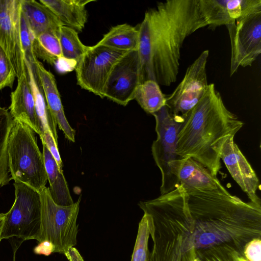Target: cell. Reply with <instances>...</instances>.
<instances>
[{
    "mask_svg": "<svg viewBox=\"0 0 261 261\" xmlns=\"http://www.w3.org/2000/svg\"><path fill=\"white\" fill-rule=\"evenodd\" d=\"M20 3L21 12L34 37L45 32H51L58 35L62 25L46 6L34 0H20Z\"/></svg>",
    "mask_w": 261,
    "mask_h": 261,
    "instance_id": "19",
    "label": "cell"
},
{
    "mask_svg": "<svg viewBox=\"0 0 261 261\" xmlns=\"http://www.w3.org/2000/svg\"><path fill=\"white\" fill-rule=\"evenodd\" d=\"M231 43L230 75L251 66L261 53V11L226 25Z\"/></svg>",
    "mask_w": 261,
    "mask_h": 261,
    "instance_id": "10",
    "label": "cell"
},
{
    "mask_svg": "<svg viewBox=\"0 0 261 261\" xmlns=\"http://www.w3.org/2000/svg\"><path fill=\"white\" fill-rule=\"evenodd\" d=\"M148 217L155 261H194V225L188 194L180 185L154 199L140 201Z\"/></svg>",
    "mask_w": 261,
    "mask_h": 261,
    "instance_id": "4",
    "label": "cell"
},
{
    "mask_svg": "<svg viewBox=\"0 0 261 261\" xmlns=\"http://www.w3.org/2000/svg\"><path fill=\"white\" fill-rule=\"evenodd\" d=\"M226 8L233 21L261 11V0H227Z\"/></svg>",
    "mask_w": 261,
    "mask_h": 261,
    "instance_id": "30",
    "label": "cell"
},
{
    "mask_svg": "<svg viewBox=\"0 0 261 261\" xmlns=\"http://www.w3.org/2000/svg\"><path fill=\"white\" fill-rule=\"evenodd\" d=\"M58 18L62 25L78 33L82 32L88 20L86 6L95 0H40Z\"/></svg>",
    "mask_w": 261,
    "mask_h": 261,
    "instance_id": "18",
    "label": "cell"
},
{
    "mask_svg": "<svg viewBox=\"0 0 261 261\" xmlns=\"http://www.w3.org/2000/svg\"><path fill=\"white\" fill-rule=\"evenodd\" d=\"M33 251L36 254L48 256L53 253H55V246L48 241H43L39 242V244L34 247Z\"/></svg>",
    "mask_w": 261,
    "mask_h": 261,
    "instance_id": "35",
    "label": "cell"
},
{
    "mask_svg": "<svg viewBox=\"0 0 261 261\" xmlns=\"http://www.w3.org/2000/svg\"><path fill=\"white\" fill-rule=\"evenodd\" d=\"M226 3L227 0H199L200 9L209 28L226 26L235 21L228 15Z\"/></svg>",
    "mask_w": 261,
    "mask_h": 261,
    "instance_id": "27",
    "label": "cell"
},
{
    "mask_svg": "<svg viewBox=\"0 0 261 261\" xmlns=\"http://www.w3.org/2000/svg\"><path fill=\"white\" fill-rule=\"evenodd\" d=\"M35 68L47 106L57 125L62 130L66 138L74 142L75 131L66 118L54 75L38 61Z\"/></svg>",
    "mask_w": 261,
    "mask_h": 261,
    "instance_id": "17",
    "label": "cell"
},
{
    "mask_svg": "<svg viewBox=\"0 0 261 261\" xmlns=\"http://www.w3.org/2000/svg\"><path fill=\"white\" fill-rule=\"evenodd\" d=\"M78 34L75 30L62 25L58 35L63 59L74 61L75 63L89 46L81 42Z\"/></svg>",
    "mask_w": 261,
    "mask_h": 261,
    "instance_id": "26",
    "label": "cell"
},
{
    "mask_svg": "<svg viewBox=\"0 0 261 261\" xmlns=\"http://www.w3.org/2000/svg\"><path fill=\"white\" fill-rule=\"evenodd\" d=\"M8 164L12 179L39 192L48 181L43 153L35 132L24 122L14 119L8 143Z\"/></svg>",
    "mask_w": 261,
    "mask_h": 261,
    "instance_id": "5",
    "label": "cell"
},
{
    "mask_svg": "<svg viewBox=\"0 0 261 261\" xmlns=\"http://www.w3.org/2000/svg\"><path fill=\"white\" fill-rule=\"evenodd\" d=\"M209 51H203L188 67L185 76L170 95H166V106L174 116L183 117L200 100L206 92V66Z\"/></svg>",
    "mask_w": 261,
    "mask_h": 261,
    "instance_id": "11",
    "label": "cell"
},
{
    "mask_svg": "<svg viewBox=\"0 0 261 261\" xmlns=\"http://www.w3.org/2000/svg\"><path fill=\"white\" fill-rule=\"evenodd\" d=\"M147 261H155V258L152 251L151 252L149 251L148 259Z\"/></svg>",
    "mask_w": 261,
    "mask_h": 261,
    "instance_id": "38",
    "label": "cell"
},
{
    "mask_svg": "<svg viewBox=\"0 0 261 261\" xmlns=\"http://www.w3.org/2000/svg\"><path fill=\"white\" fill-rule=\"evenodd\" d=\"M134 99L144 111L151 114L166 106L165 95L159 85L151 80L144 81L138 86Z\"/></svg>",
    "mask_w": 261,
    "mask_h": 261,
    "instance_id": "23",
    "label": "cell"
},
{
    "mask_svg": "<svg viewBox=\"0 0 261 261\" xmlns=\"http://www.w3.org/2000/svg\"><path fill=\"white\" fill-rule=\"evenodd\" d=\"M5 216V214L0 213V235H1V232L2 229L3 227V225Z\"/></svg>",
    "mask_w": 261,
    "mask_h": 261,
    "instance_id": "37",
    "label": "cell"
},
{
    "mask_svg": "<svg viewBox=\"0 0 261 261\" xmlns=\"http://www.w3.org/2000/svg\"><path fill=\"white\" fill-rule=\"evenodd\" d=\"M155 120L156 139L151 146L153 159L161 173V195L178 185L177 172L180 158L177 153V134L182 122L165 106L152 114Z\"/></svg>",
    "mask_w": 261,
    "mask_h": 261,
    "instance_id": "7",
    "label": "cell"
},
{
    "mask_svg": "<svg viewBox=\"0 0 261 261\" xmlns=\"http://www.w3.org/2000/svg\"><path fill=\"white\" fill-rule=\"evenodd\" d=\"M20 33L22 49L25 61L31 65L33 70H35V66L38 60L35 57L33 50V42L34 36L21 10L20 19Z\"/></svg>",
    "mask_w": 261,
    "mask_h": 261,
    "instance_id": "31",
    "label": "cell"
},
{
    "mask_svg": "<svg viewBox=\"0 0 261 261\" xmlns=\"http://www.w3.org/2000/svg\"><path fill=\"white\" fill-rule=\"evenodd\" d=\"M206 26L199 0H167L149 9L138 27L143 82L165 86L175 82L184 41Z\"/></svg>",
    "mask_w": 261,
    "mask_h": 261,
    "instance_id": "1",
    "label": "cell"
},
{
    "mask_svg": "<svg viewBox=\"0 0 261 261\" xmlns=\"http://www.w3.org/2000/svg\"><path fill=\"white\" fill-rule=\"evenodd\" d=\"M231 136L225 142L221 153V159L230 175L241 189L246 194L249 201L261 205L256 192L259 190V179L238 145Z\"/></svg>",
    "mask_w": 261,
    "mask_h": 261,
    "instance_id": "14",
    "label": "cell"
},
{
    "mask_svg": "<svg viewBox=\"0 0 261 261\" xmlns=\"http://www.w3.org/2000/svg\"><path fill=\"white\" fill-rule=\"evenodd\" d=\"M33 50L37 59L53 66L63 59L58 35L54 33L45 32L34 37Z\"/></svg>",
    "mask_w": 261,
    "mask_h": 261,
    "instance_id": "24",
    "label": "cell"
},
{
    "mask_svg": "<svg viewBox=\"0 0 261 261\" xmlns=\"http://www.w3.org/2000/svg\"><path fill=\"white\" fill-rule=\"evenodd\" d=\"M150 236L148 217L144 215L140 220L135 246L132 255L131 261H147L149 251L148 248Z\"/></svg>",
    "mask_w": 261,
    "mask_h": 261,
    "instance_id": "28",
    "label": "cell"
},
{
    "mask_svg": "<svg viewBox=\"0 0 261 261\" xmlns=\"http://www.w3.org/2000/svg\"><path fill=\"white\" fill-rule=\"evenodd\" d=\"M16 76L12 64L0 46V91L4 88H12Z\"/></svg>",
    "mask_w": 261,
    "mask_h": 261,
    "instance_id": "32",
    "label": "cell"
},
{
    "mask_svg": "<svg viewBox=\"0 0 261 261\" xmlns=\"http://www.w3.org/2000/svg\"><path fill=\"white\" fill-rule=\"evenodd\" d=\"M181 118L177 134L178 156L194 159L217 177L221 168L223 146L243 122L227 109L214 84L208 85L200 100Z\"/></svg>",
    "mask_w": 261,
    "mask_h": 261,
    "instance_id": "3",
    "label": "cell"
},
{
    "mask_svg": "<svg viewBox=\"0 0 261 261\" xmlns=\"http://www.w3.org/2000/svg\"><path fill=\"white\" fill-rule=\"evenodd\" d=\"M2 108L0 106V111L2 110Z\"/></svg>",
    "mask_w": 261,
    "mask_h": 261,
    "instance_id": "40",
    "label": "cell"
},
{
    "mask_svg": "<svg viewBox=\"0 0 261 261\" xmlns=\"http://www.w3.org/2000/svg\"><path fill=\"white\" fill-rule=\"evenodd\" d=\"M177 178L178 184L187 193L197 191L229 193L206 167L190 157L180 158Z\"/></svg>",
    "mask_w": 261,
    "mask_h": 261,
    "instance_id": "15",
    "label": "cell"
},
{
    "mask_svg": "<svg viewBox=\"0 0 261 261\" xmlns=\"http://www.w3.org/2000/svg\"><path fill=\"white\" fill-rule=\"evenodd\" d=\"M10 113L14 119L24 122L39 136L43 133L28 72L18 79L17 86L11 92Z\"/></svg>",
    "mask_w": 261,
    "mask_h": 261,
    "instance_id": "16",
    "label": "cell"
},
{
    "mask_svg": "<svg viewBox=\"0 0 261 261\" xmlns=\"http://www.w3.org/2000/svg\"><path fill=\"white\" fill-rule=\"evenodd\" d=\"M14 119L8 110L0 111V187L12 180L8 164V143Z\"/></svg>",
    "mask_w": 261,
    "mask_h": 261,
    "instance_id": "25",
    "label": "cell"
},
{
    "mask_svg": "<svg viewBox=\"0 0 261 261\" xmlns=\"http://www.w3.org/2000/svg\"><path fill=\"white\" fill-rule=\"evenodd\" d=\"M244 254L249 261H261V239H254L248 243Z\"/></svg>",
    "mask_w": 261,
    "mask_h": 261,
    "instance_id": "34",
    "label": "cell"
},
{
    "mask_svg": "<svg viewBox=\"0 0 261 261\" xmlns=\"http://www.w3.org/2000/svg\"><path fill=\"white\" fill-rule=\"evenodd\" d=\"M41 199V228L38 242L48 241L55 246V253L64 254L77 244V219L81 200L69 206H61L53 200L49 188L39 192Z\"/></svg>",
    "mask_w": 261,
    "mask_h": 261,
    "instance_id": "6",
    "label": "cell"
},
{
    "mask_svg": "<svg viewBox=\"0 0 261 261\" xmlns=\"http://www.w3.org/2000/svg\"><path fill=\"white\" fill-rule=\"evenodd\" d=\"M41 142H43L50 151L60 168L63 171V163L58 150V144L56 142L51 132L49 129L45 130L40 135Z\"/></svg>",
    "mask_w": 261,
    "mask_h": 261,
    "instance_id": "33",
    "label": "cell"
},
{
    "mask_svg": "<svg viewBox=\"0 0 261 261\" xmlns=\"http://www.w3.org/2000/svg\"><path fill=\"white\" fill-rule=\"evenodd\" d=\"M64 254L69 261H84L78 250L73 246L68 247Z\"/></svg>",
    "mask_w": 261,
    "mask_h": 261,
    "instance_id": "36",
    "label": "cell"
},
{
    "mask_svg": "<svg viewBox=\"0 0 261 261\" xmlns=\"http://www.w3.org/2000/svg\"><path fill=\"white\" fill-rule=\"evenodd\" d=\"M187 194L195 250L226 246L245 257L246 245L260 239V204L217 191Z\"/></svg>",
    "mask_w": 261,
    "mask_h": 261,
    "instance_id": "2",
    "label": "cell"
},
{
    "mask_svg": "<svg viewBox=\"0 0 261 261\" xmlns=\"http://www.w3.org/2000/svg\"><path fill=\"white\" fill-rule=\"evenodd\" d=\"M194 261H197L196 259H195Z\"/></svg>",
    "mask_w": 261,
    "mask_h": 261,
    "instance_id": "41",
    "label": "cell"
},
{
    "mask_svg": "<svg viewBox=\"0 0 261 261\" xmlns=\"http://www.w3.org/2000/svg\"><path fill=\"white\" fill-rule=\"evenodd\" d=\"M43 155L48 181L49 190L54 201L61 206H69L74 202L70 195L67 182L63 174V171L59 168L56 160L42 142Z\"/></svg>",
    "mask_w": 261,
    "mask_h": 261,
    "instance_id": "20",
    "label": "cell"
},
{
    "mask_svg": "<svg viewBox=\"0 0 261 261\" xmlns=\"http://www.w3.org/2000/svg\"><path fill=\"white\" fill-rule=\"evenodd\" d=\"M195 253L197 261H237L239 255L235 250L226 246L195 250Z\"/></svg>",
    "mask_w": 261,
    "mask_h": 261,
    "instance_id": "29",
    "label": "cell"
},
{
    "mask_svg": "<svg viewBox=\"0 0 261 261\" xmlns=\"http://www.w3.org/2000/svg\"><path fill=\"white\" fill-rule=\"evenodd\" d=\"M143 82L138 50L129 51L111 70L105 87V97L126 106L134 99L136 89Z\"/></svg>",
    "mask_w": 261,
    "mask_h": 261,
    "instance_id": "12",
    "label": "cell"
},
{
    "mask_svg": "<svg viewBox=\"0 0 261 261\" xmlns=\"http://www.w3.org/2000/svg\"><path fill=\"white\" fill-rule=\"evenodd\" d=\"M15 200L5 214L0 235L3 239L15 237L23 241H39L41 228V199L36 190L14 182Z\"/></svg>",
    "mask_w": 261,
    "mask_h": 261,
    "instance_id": "8",
    "label": "cell"
},
{
    "mask_svg": "<svg viewBox=\"0 0 261 261\" xmlns=\"http://www.w3.org/2000/svg\"><path fill=\"white\" fill-rule=\"evenodd\" d=\"M237 261H246V259L245 257L238 255L237 257Z\"/></svg>",
    "mask_w": 261,
    "mask_h": 261,
    "instance_id": "39",
    "label": "cell"
},
{
    "mask_svg": "<svg viewBox=\"0 0 261 261\" xmlns=\"http://www.w3.org/2000/svg\"><path fill=\"white\" fill-rule=\"evenodd\" d=\"M96 44L123 51L138 50L139 30L127 23L118 24L112 27Z\"/></svg>",
    "mask_w": 261,
    "mask_h": 261,
    "instance_id": "21",
    "label": "cell"
},
{
    "mask_svg": "<svg viewBox=\"0 0 261 261\" xmlns=\"http://www.w3.org/2000/svg\"><path fill=\"white\" fill-rule=\"evenodd\" d=\"M20 0H0V46L17 79L27 72L20 40Z\"/></svg>",
    "mask_w": 261,
    "mask_h": 261,
    "instance_id": "13",
    "label": "cell"
},
{
    "mask_svg": "<svg viewBox=\"0 0 261 261\" xmlns=\"http://www.w3.org/2000/svg\"><path fill=\"white\" fill-rule=\"evenodd\" d=\"M26 67L29 82L35 98L37 115L44 132L49 129L58 144L57 124L47 106L44 92L36 72H34L31 65L26 61Z\"/></svg>",
    "mask_w": 261,
    "mask_h": 261,
    "instance_id": "22",
    "label": "cell"
},
{
    "mask_svg": "<svg viewBox=\"0 0 261 261\" xmlns=\"http://www.w3.org/2000/svg\"><path fill=\"white\" fill-rule=\"evenodd\" d=\"M128 51L97 44L88 46L75 63L77 84L82 89L104 98L106 85L111 70Z\"/></svg>",
    "mask_w": 261,
    "mask_h": 261,
    "instance_id": "9",
    "label": "cell"
}]
</instances>
